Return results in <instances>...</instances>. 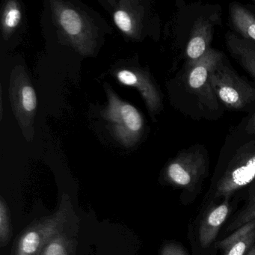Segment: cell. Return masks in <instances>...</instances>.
<instances>
[{
  "label": "cell",
  "mask_w": 255,
  "mask_h": 255,
  "mask_svg": "<svg viewBox=\"0 0 255 255\" xmlns=\"http://www.w3.org/2000/svg\"><path fill=\"white\" fill-rule=\"evenodd\" d=\"M225 43L231 56L255 80V42L228 32Z\"/></svg>",
  "instance_id": "4fadbf2b"
},
{
  "label": "cell",
  "mask_w": 255,
  "mask_h": 255,
  "mask_svg": "<svg viewBox=\"0 0 255 255\" xmlns=\"http://www.w3.org/2000/svg\"><path fill=\"white\" fill-rule=\"evenodd\" d=\"M255 180V138L240 146L228 162L216 185L215 198L230 199Z\"/></svg>",
  "instance_id": "3957f363"
},
{
  "label": "cell",
  "mask_w": 255,
  "mask_h": 255,
  "mask_svg": "<svg viewBox=\"0 0 255 255\" xmlns=\"http://www.w3.org/2000/svg\"><path fill=\"white\" fill-rule=\"evenodd\" d=\"M231 211L229 199L210 209L201 222L198 239L203 248H208L217 237L221 227L226 222Z\"/></svg>",
  "instance_id": "30bf717a"
},
{
  "label": "cell",
  "mask_w": 255,
  "mask_h": 255,
  "mask_svg": "<svg viewBox=\"0 0 255 255\" xmlns=\"http://www.w3.org/2000/svg\"><path fill=\"white\" fill-rule=\"evenodd\" d=\"M9 98L14 116L25 138L27 141H32L38 101L30 79L22 66H17L11 71Z\"/></svg>",
  "instance_id": "277c9868"
},
{
  "label": "cell",
  "mask_w": 255,
  "mask_h": 255,
  "mask_svg": "<svg viewBox=\"0 0 255 255\" xmlns=\"http://www.w3.org/2000/svg\"><path fill=\"white\" fill-rule=\"evenodd\" d=\"M255 242V221L249 222L217 243L224 255H246Z\"/></svg>",
  "instance_id": "7c38bea8"
},
{
  "label": "cell",
  "mask_w": 255,
  "mask_h": 255,
  "mask_svg": "<svg viewBox=\"0 0 255 255\" xmlns=\"http://www.w3.org/2000/svg\"><path fill=\"white\" fill-rule=\"evenodd\" d=\"M230 19L234 29L242 37L255 42V14L239 2L229 6Z\"/></svg>",
  "instance_id": "5bb4252c"
},
{
  "label": "cell",
  "mask_w": 255,
  "mask_h": 255,
  "mask_svg": "<svg viewBox=\"0 0 255 255\" xmlns=\"http://www.w3.org/2000/svg\"><path fill=\"white\" fill-rule=\"evenodd\" d=\"M11 235L9 210L3 197H0V245L4 247L8 244Z\"/></svg>",
  "instance_id": "ac0fdd59"
},
{
  "label": "cell",
  "mask_w": 255,
  "mask_h": 255,
  "mask_svg": "<svg viewBox=\"0 0 255 255\" xmlns=\"http://www.w3.org/2000/svg\"><path fill=\"white\" fill-rule=\"evenodd\" d=\"M51 5L55 20L62 35L80 53L91 54L95 46V31L89 19L68 3L52 2Z\"/></svg>",
  "instance_id": "5b68a950"
},
{
  "label": "cell",
  "mask_w": 255,
  "mask_h": 255,
  "mask_svg": "<svg viewBox=\"0 0 255 255\" xmlns=\"http://www.w3.org/2000/svg\"><path fill=\"white\" fill-rule=\"evenodd\" d=\"M108 105L101 113L108 123L113 136L126 147L135 145L144 129L139 112L129 103L122 101L111 89H107Z\"/></svg>",
  "instance_id": "6da1fadb"
},
{
  "label": "cell",
  "mask_w": 255,
  "mask_h": 255,
  "mask_svg": "<svg viewBox=\"0 0 255 255\" xmlns=\"http://www.w3.org/2000/svg\"><path fill=\"white\" fill-rule=\"evenodd\" d=\"M117 79L125 86L138 89L150 113L160 111L162 107L160 95L147 73L138 70H122L117 73Z\"/></svg>",
  "instance_id": "ba28073f"
},
{
  "label": "cell",
  "mask_w": 255,
  "mask_h": 255,
  "mask_svg": "<svg viewBox=\"0 0 255 255\" xmlns=\"http://www.w3.org/2000/svg\"><path fill=\"white\" fill-rule=\"evenodd\" d=\"M249 199L244 208L234 218L228 231H236L240 227L255 221V180L249 191Z\"/></svg>",
  "instance_id": "e0dca14e"
},
{
  "label": "cell",
  "mask_w": 255,
  "mask_h": 255,
  "mask_svg": "<svg viewBox=\"0 0 255 255\" xmlns=\"http://www.w3.org/2000/svg\"><path fill=\"white\" fill-rule=\"evenodd\" d=\"M21 11L20 5L15 1L7 2L2 14V33L4 38L8 39L14 29L20 24Z\"/></svg>",
  "instance_id": "2e32d148"
},
{
  "label": "cell",
  "mask_w": 255,
  "mask_h": 255,
  "mask_svg": "<svg viewBox=\"0 0 255 255\" xmlns=\"http://www.w3.org/2000/svg\"><path fill=\"white\" fill-rule=\"evenodd\" d=\"M253 2L255 4V0H254Z\"/></svg>",
  "instance_id": "603a6c76"
},
{
  "label": "cell",
  "mask_w": 255,
  "mask_h": 255,
  "mask_svg": "<svg viewBox=\"0 0 255 255\" xmlns=\"http://www.w3.org/2000/svg\"><path fill=\"white\" fill-rule=\"evenodd\" d=\"M128 4V2H121L113 17L116 26L122 32L129 36H135L138 32L140 19L138 13Z\"/></svg>",
  "instance_id": "9a60e30c"
},
{
  "label": "cell",
  "mask_w": 255,
  "mask_h": 255,
  "mask_svg": "<svg viewBox=\"0 0 255 255\" xmlns=\"http://www.w3.org/2000/svg\"><path fill=\"white\" fill-rule=\"evenodd\" d=\"M209 85L220 101L232 110H242L255 100V88L224 65L223 61L212 73Z\"/></svg>",
  "instance_id": "8992f818"
},
{
  "label": "cell",
  "mask_w": 255,
  "mask_h": 255,
  "mask_svg": "<svg viewBox=\"0 0 255 255\" xmlns=\"http://www.w3.org/2000/svg\"><path fill=\"white\" fill-rule=\"evenodd\" d=\"M213 24L209 19L200 17L192 26L186 47L190 63L202 57L210 47L213 40Z\"/></svg>",
  "instance_id": "8fae6325"
},
{
  "label": "cell",
  "mask_w": 255,
  "mask_h": 255,
  "mask_svg": "<svg viewBox=\"0 0 255 255\" xmlns=\"http://www.w3.org/2000/svg\"><path fill=\"white\" fill-rule=\"evenodd\" d=\"M246 255H255V246H252Z\"/></svg>",
  "instance_id": "7402d4cb"
},
{
  "label": "cell",
  "mask_w": 255,
  "mask_h": 255,
  "mask_svg": "<svg viewBox=\"0 0 255 255\" xmlns=\"http://www.w3.org/2000/svg\"><path fill=\"white\" fill-rule=\"evenodd\" d=\"M69 197L65 195L54 214L41 219L23 231L16 248L15 255H41L45 246L62 234L71 214Z\"/></svg>",
  "instance_id": "7a4b0ae2"
},
{
  "label": "cell",
  "mask_w": 255,
  "mask_h": 255,
  "mask_svg": "<svg viewBox=\"0 0 255 255\" xmlns=\"http://www.w3.org/2000/svg\"><path fill=\"white\" fill-rule=\"evenodd\" d=\"M161 255H188V254L180 245L171 243L162 248Z\"/></svg>",
  "instance_id": "ffe728a7"
},
{
  "label": "cell",
  "mask_w": 255,
  "mask_h": 255,
  "mask_svg": "<svg viewBox=\"0 0 255 255\" xmlns=\"http://www.w3.org/2000/svg\"><path fill=\"white\" fill-rule=\"evenodd\" d=\"M223 58L222 52L210 48L202 57L190 63L187 77L189 88L196 92H201L202 89L210 86L209 79L210 75L223 61Z\"/></svg>",
  "instance_id": "9c48e42d"
},
{
  "label": "cell",
  "mask_w": 255,
  "mask_h": 255,
  "mask_svg": "<svg viewBox=\"0 0 255 255\" xmlns=\"http://www.w3.org/2000/svg\"><path fill=\"white\" fill-rule=\"evenodd\" d=\"M41 255H69V241L63 234L53 238L42 251Z\"/></svg>",
  "instance_id": "d6986e66"
},
{
  "label": "cell",
  "mask_w": 255,
  "mask_h": 255,
  "mask_svg": "<svg viewBox=\"0 0 255 255\" xmlns=\"http://www.w3.org/2000/svg\"><path fill=\"white\" fill-rule=\"evenodd\" d=\"M207 153L192 147L183 150L171 161L165 168V179L180 189L193 190L208 171Z\"/></svg>",
  "instance_id": "52a82bcc"
},
{
  "label": "cell",
  "mask_w": 255,
  "mask_h": 255,
  "mask_svg": "<svg viewBox=\"0 0 255 255\" xmlns=\"http://www.w3.org/2000/svg\"><path fill=\"white\" fill-rule=\"evenodd\" d=\"M246 131L249 135L255 134V113L249 119L247 125L246 127Z\"/></svg>",
  "instance_id": "44dd1931"
}]
</instances>
